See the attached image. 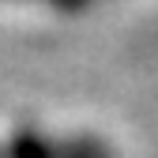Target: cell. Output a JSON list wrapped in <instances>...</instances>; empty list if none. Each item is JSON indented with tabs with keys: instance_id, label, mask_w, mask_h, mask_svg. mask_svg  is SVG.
Returning a JSON list of instances; mask_svg holds the SVG:
<instances>
[{
	"instance_id": "6da1fadb",
	"label": "cell",
	"mask_w": 158,
	"mask_h": 158,
	"mask_svg": "<svg viewBox=\"0 0 158 158\" xmlns=\"http://www.w3.org/2000/svg\"><path fill=\"white\" fill-rule=\"evenodd\" d=\"M4 158H64V139H45L38 132H19L4 147Z\"/></svg>"
},
{
	"instance_id": "7a4b0ae2",
	"label": "cell",
	"mask_w": 158,
	"mask_h": 158,
	"mask_svg": "<svg viewBox=\"0 0 158 158\" xmlns=\"http://www.w3.org/2000/svg\"><path fill=\"white\" fill-rule=\"evenodd\" d=\"M49 4H56V8H64V11H72V8H79L83 0H49Z\"/></svg>"
}]
</instances>
